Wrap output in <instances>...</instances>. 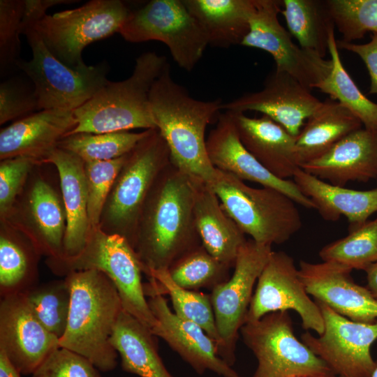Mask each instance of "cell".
Instances as JSON below:
<instances>
[{
    "mask_svg": "<svg viewBox=\"0 0 377 377\" xmlns=\"http://www.w3.org/2000/svg\"><path fill=\"white\" fill-rule=\"evenodd\" d=\"M201 244L191 177L170 162L156 178L146 199L134 250L147 276L150 270L168 269Z\"/></svg>",
    "mask_w": 377,
    "mask_h": 377,
    "instance_id": "1",
    "label": "cell"
},
{
    "mask_svg": "<svg viewBox=\"0 0 377 377\" xmlns=\"http://www.w3.org/2000/svg\"><path fill=\"white\" fill-rule=\"evenodd\" d=\"M150 110L156 129L165 141L170 161L187 175L209 184L215 168L208 157L205 131L217 121L223 101H200L177 83L168 64L152 85Z\"/></svg>",
    "mask_w": 377,
    "mask_h": 377,
    "instance_id": "2",
    "label": "cell"
},
{
    "mask_svg": "<svg viewBox=\"0 0 377 377\" xmlns=\"http://www.w3.org/2000/svg\"><path fill=\"white\" fill-rule=\"evenodd\" d=\"M65 279L71 299L59 347L84 357L99 371L114 369L118 353L110 340L123 310L114 284L105 274L94 269L71 272Z\"/></svg>",
    "mask_w": 377,
    "mask_h": 377,
    "instance_id": "3",
    "label": "cell"
},
{
    "mask_svg": "<svg viewBox=\"0 0 377 377\" xmlns=\"http://www.w3.org/2000/svg\"><path fill=\"white\" fill-rule=\"evenodd\" d=\"M168 64L166 57L155 52L141 54L129 77L118 82L109 80L91 99L73 110L77 125L68 135L156 128L149 94Z\"/></svg>",
    "mask_w": 377,
    "mask_h": 377,
    "instance_id": "4",
    "label": "cell"
},
{
    "mask_svg": "<svg viewBox=\"0 0 377 377\" xmlns=\"http://www.w3.org/2000/svg\"><path fill=\"white\" fill-rule=\"evenodd\" d=\"M208 184L226 212L256 242L271 246L287 242L302 226L296 202L276 189L253 188L215 168Z\"/></svg>",
    "mask_w": 377,
    "mask_h": 377,
    "instance_id": "5",
    "label": "cell"
},
{
    "mask_svg": "<svg viewBox=\"0 0 377 377\" xmlns=\"http://www.w3.org/2000/svg\"><path fill=\"white\" fill-rule=\"evenodd\" d=\"M168 147L156 128L126 155L102 211L99 227L124 237L134 249L140 215L156 178L170 163Z\"/></svg>",
    "mask_w": 377,
    "mask_h": 377,
    "instance_id": "6",
    "label": "cell"
},
{
    "mask_svg": "<svg viewBox=\"0 0 377 377\" xmlns=\"http://www.w3.org/2000/svg\"><path fill=\"white\" fill-rule=\"evenodd\" d=\"M46 263L52 272L59 276L90 269L103 272L114 284L124 310L150 330L156 324L145 298L141 263L134 249L124 237L108 234L99 226L91 227L85 246L77 255L47 259Z\"/></svg>",
    "mask_w": 377,
    "mask_h": 377,
    "instance_id": "7",
    "label": "cell"
},
{
    "mask_svg": "<svg viewBox=\"0 0 377 377\" xmlns=\"http://www.w3.org/2000/svg\"><path fill=\"white\" fill-rule=\"evenodd\" d=\"M32 51V59H20L16 68L22 71L34 85L38 110H75L91 99L109 81L105 62L73 68L56 58L30 23L22 22Z\"/></svg>",
    "mask_w": 377,
    "mask_h": 377,
    "instance_id": "8",
    "label": "cell"
},
{
    "mask_svg": "<svg viewBox=\"0 0 377 377\" xmlns=\"http://www.w3.org/2000/svg\"><path fill=\"white\" fill-rule=\"evenodd\" d=\"M131 10L120 0H91L80 7L45 15L32 24L51 53L73 68L86 66L83 50L119 32Z\"/></svg>",
    "mask_w": 377,
    "mask_h": 377,
    "instance_id": "9",
    "label": "cell"
},
{
    "mask_svg": "<svg viewBox=\"0 0 377 377\" xmlns=\"http://www.w3.org/2000/svg\"><path fill=\"white\" fill-rule=\"evenodd\" d=\"M240 332L258 360L253 377H336L327 364L295 335L288 311L245 323Z\"/></svg>",
    "mask_w": 377,
    "mask_h": 377,
    "instance_id": "10",
    "label": "cell"
},
{
    "mask_svg": "<svg viewBox=\"0 0 377 377\" xmlns=\"http://www.w3.org/2000/svg\"><path fill=\"white\" fill-rule=\"evenodd\" d=\"M118 33L130 43H163L173 60L187 71L194 68L209 45L205 31L183 0H151L131 10Z\"/></svg>",
    "mask_w": 377,
    "mask_h": 377,
    "instance_id": "11",
    "label": "cell"
},
{
    "mask_svg": "<svg viewBox=\"0 0 377 377\" xmlns=\"http://www.w3.org/2000/svg\"><path fill=\"white\" fill-rule=\"evenodd\" d=\"M272 251L271 246L247 240L239 251L232 276L209 295L221 341L219 356L230 367L235 361L239 331L245 323L255 283Z\"/></svg>",
    "mask_w": 377,
    "mask_h": 377,
    "instance_id": "12",
    "label": "cell"
},
{
    "mask_svg": "<svg viewBox=\"0 0 377 377\" xmlns=\"http://www.w3.org/2000/svg\"><path fill=\"white\" fill-rule=\"evenodd\" d=\"M281 10V0H254L249 30L240 45L268 52L276 70L289 74L311 90L317 89L330 73L332 61L297 45L279 21Z\"/></svg>",
    "mask_w": 377,
    "mask_h": 377,
    "instance_id": "13",
    "label": "cell"
},
{
    "mask_svg": "<svg viewBox=\"0 0 377 377\" xmlns=\"http://www.w3.org/2000/svg\"><path fill=\"white\" fill-rule=\"evenodd\" d=\"M315 301L322 313L324 330L318 337L306 332L301 341L336 375L370 377L375 367L371 346L377 339V321L355 322Z\"/></svg>",
    "mask_w": 377,
    "mask_h": 377,
    "instance_id": "14",
    "label": "cell"
},
{
    "mask_svg": "<svg viewBox=\"0 0 377 377\" xmlns=\"http://www.w3.org/2000/svg\"><path fill=\"white\" fill-rule=\"evenodd\" d=\"M309 295L293 258L283 251H272L258 279L245 323L269 313L293 310L304 330L320 335L324 330L322 313Z\"/></svg>",
    "mask_w": 377,
    "mask_h": 377,
    "instance_id": "15",
    "label": "cell"
},
{
    "mask_svg": "<svg viewBox=\"0 0 377 377\" xmlns=\"http://www.w3.org/2000/svg\"><path fill=\"white\" fill-rule=\"evenodd\" d=\"M30 177L20 198L2 221L24 235L47 259H59L63 256L66 229L61 195L45 178Z\"/></svg>",
    "mask_w": 377,
    "mask_h": 377,
    "instance_id": "16",
    "label": "cell"
},
{
    "mask_svg": "<svg viewBox=\"0 0 377 377\" xmlns=\"http://www.w3.org/2000/svg\"><path fill=\"white\" fill-rule=\"evenodd\" d=\"M59 347L35 317L23 293L1 297L0 350L23 375L32 374Z\"/></svg>",
    "mask_w": 377,
    "mask_h": 377,
    "instance_id": "17",
    "label": "cell"
},
{
    "mask_svg": "<svg viewBox=\"0 0 377 377\" xmlns=\"http://www.w3.org/2000/svg\"><path fill=\"white\" fill-rule=\"evenodd\" d=\"M321 103L311 89L289 74L275 69L267 76L261 90L223 103L221 108L243 113L259 112L297 136L304 121Z\"/></svg>",
    "mask_w": 377,
    "mask_h": 377,
    "instance_id": "18",
    "label": "cell"
},
{
    "mask_svg": "<svg viewBox=\"0 0 377 377\" xmlns=\"http://www.w3.org/2000/svg\"><path fill=\"white\" fill-rule=\"evenodd\" d=\"M206 147L209 161L215 168L241 180L280 191L297 204L315 209L313 202L300 191L293 181L281 179L272 175L245 148L229 111L220 114L216 126L207 137Z\"/></svg>",
    "mask_w": 377,
    "mask_h": 377,
    "instance_id": "19",
    "label": "cell"
},
{
    "mask_svg": "<svg viewBox=\"0 0 377 377\" xmlns=\"http://www.w3.org/2000/svg\"><path fill=\"white\" fill-rule=\"evenodd\" d=\"M299 275L309 295L341 316L355 322L377 321V300L365 286L356 283L352 269L323 262H300Z\"/></svg>",
    "mask_w": 377,
    "mask_h": 377,
    "instance_id": "20",
    "label": "cell"
},
{
    "mask_svg": "<svg viewBox=\"0 0 377 377\" xmlns=\"http://www.w3.org/2000/svg\"><path fill=\"white\" fill-rule=\"evenodd\" d=\"M147 301L156 319L152 334L163 339L198 374L210 370L223 377H242L219 356L215 341L199 325L172 312L163 295L151 296Z\"/></svg>",
    "mask_w": 377,
    "mask_h": 377,
    "instance_id": "21",
    "label": "cell"
},
{
    "mask_svg": "<svg viewBox=\"0 0 377 377\" xmlns=\"http://www.w3.org/2000/svg\"><path fill=\"white\" fill-rule=\"evenodd\" d=\"M73 110H43L0 131V159L27 157L39 165L76 126Z\"/></svg>",
    "mask_w": 377,
    "mask_h": 377,
    "instance_id": "22",
    "label": "cell"
},
{
    "mask_svg": "<svg viewBox=\"0 0 377 377\" xmlns=\"http://www.w3.org/2000/svg\"><path fill=\"white\" fill-rule=\"evenodd\" d=\"M300 168L339 186L350 181L367 182L377 178V131L357 129Z\"/></svg>",
    "mask_w": 377,
    "mask_h": 377,
    "instance_id": "23",
    "label": "cell"
},
{
    "mask_svg": "<svg viewBox=\"0 0 377 377\" xmlns=\"http://www.w3.org/2000/svg\"><path fill=\"white\" fill-rule=\"evenodd\" d=\"M229 112L242 145L258 162L279 179L293 177L300 168L296 136L266 115L249 117L243 112Z\"/></svg>",
    "mask_w": 377,
    "mask_h": 377,
    "instance_id": "24",
    "label": "cell"
},
{
    "mask_svg": "<svg viewBox=\"0 0 377 377\" xmlns=\"http://www.w3.org/2000/svg\"><path fill=\"white\" fill-rule=\"evenodd\" d=\"M191 177L193 212L202 245L219 261L233 267L245 234L222 206L212 188L202 179Z\"/></svg>",
    "mask_w": 377,
    "mask_h": 377,
    "instance_id": "25",
    "label": "cell"
},
{
    "mask_svg": "<svg viewBox=\"0 0 377 377\" xmlns=\"http://www.w3.org/2000/svg\"><path fill=\"white\" fill-rule=\"evenodd\" d=\"M42 164L53 165L59 175L66 216L64 251L61 258L75 256L85 246L91 229L87 212L84 161L69 151L57 148Z\"/></svg>",
    "mask_w": 377,
    "mask_h": 377,
    "instance_id": "26",
    "label": "cell"
},
{
    "mask_svg": "<svg viewBox=\"0 0 377 377\" xmlns=\"http://www.w3.org/2000/svg\"><path fill=\"white\" fill-rule=\"evenodd\" d=\"M293 182L300 191L314 204L315 209L325 220L336 221L347 218L350 229L367 221L377 212V186L369 191H357L326 182L298 168Z\"/></svg>",
    "mask_w": 377,
    "mask_h": 377,
    "instance_id": "27",
    "label": "cell"
},
{
    "mask_svg": "<svg viewBox=\"0 0 377 377\" xmlns=\"http://www.w3.org/2000/svg\"><path fill=\"white\" fill-rule=\"evenodd\" d=\"M296 136L295 154L300 168L324 154L362 123L338 101L322 102Z\"/></svg>",
    "mask_w": 377,
    "mask_h": 377,
    "instance_id": "28",
    "label": "cell"
},
{
    "mask_svg": "<svg viewBox=\"0 0 377 377\" xmlns=\"http://www.w3.org/2000/svg\"><path fill=\"white\" fill-rule=\"evenodd\" d=\"M205 31L208 43L228 48L240 45L249 30L254 0H183Z\"/></svg>",
    "mask_w": 377,
    "mask_h": 377,
    "instance_id": "29",
    "label": "cell"
},
{
    "mask_svg": "<svg viewBox=\"0 0 377 377\" xmlns=\"http://www.w3.org/2000/svg\"><path fill=\"white\" fill-rule=\"evenodd\" d=\"M154 337L149 328L121 311L110 341L123 370L140 377H172L158 355Z\"/></svg>",
    "mask_w": 377,
    "mask_h": 377,
    "instance_id": "30",
    "label": "cell"
},
{
    "mask_svg": "<svg viewBox=\"0 0 377 377\" xmlns=\"http://www.w3.org/2000/svg\"><path fill=\"white\" fill-rule=\"evenodd\" d=\"M40 255L24 235L7 222L1 221V297L24 293L38 284V261Z\"/></svg>",
    "mask_w": 377,
    "mask_h": 377,
    "instance_id": "31",
    "label": "cell"
},
{
    "mask_svg": "<svg viewBox=\"0 0 377 377\" xmlns=\"http://www.w3.org/2000/svg\"><path fill=\"white\" fill-rule=\"evenodd\" d=\"M280 13L299 46L325 57L335 28L326 0H281Z\"/></svg>",
    "mask_w": 377,
    "mask_h": 377,
    "instance_id": "32",
    "label": "cell"
},
{
    "mask_svg": "<svg viewBox=\"0 0 377 377\" xmlns=\"http://www.w3.org/2000/svg\"><path fill=\"white\" fill-rule=\"evenodd\" d=\"M147 276L149 282L144 284L145 296L168 295L174 313L180 318L193 322L202 327L216 343L219 355L221 341L216 325L210 295L180 287L171 279L168 269L150 270Z\"/></svg>",
    "mask_w": 377,
    "mask_h": 377,
    "instance_id": "33",
    "label": "cell"
},
{
    "mask_svg": "<svg viewBox=\"0 0 377 377\" xmlns=\"http://www.w3.org/2000/svg\"><path fill=\"white\" fill-rule=\"evenodd\" d=\"M328 52L332 67L317 89L350 111L359 119L364 128L377 131V103L363 94L343 67L334 31L329 38Z\"/></svg>",
    "mask_w": 377,
    "mask_h": 377,
    "instance_id": "34",
    "label": "cell"
},
{
    "mask_svg": "<svg viewBox=\"0 0 377 377\" xmlns=\"http://www.w3.org/2000/svg\"><path fill=\"white\" fill-rule=\"evenodd\" d=\"M147 132L78 133L64 138L58 148L76 155L84 162L109 161L128 154Z\"/></svg>",
    "mask_w": 377,
    "mask_h": 377,
    "instance_id": "35",
    "label": "cell"
},
{
    "mask_svg": "<svg viewBox=\"0 0 377 377\" xmlns=\"http://www.w3.org/2000/svg\"><path fill=\"white\" fill-rule=\"evenodd\" d=\"M23 294L35 317L59 340L67 326L71 299L66 279L36 284Z\"/></svg>",
    "mask_w": 377,
    "mask_h": 377,
    "instance_id": "36",
    "label": "cell"
},
{
    "mask_svg": "<svg viewBox=\"0 0 377 377\" xmlns=\"http://www.w3.org/2000/svg\"><path fill=\"white\" fill-rule=\"evenodd\" d=\"M319 256L324 262L365 271L377 262V218L350 229L347 236L323 247Z\"/></svg>",
    "mask_w": 377,
    "mask_h": 377,
    "instance_id": "37",
    "label": "cell"
},
{
    "mask_svg": "<svg viewBox=\"0 0 377 377\" xmlns=\"http://www.w3.org/2000/svg\"><path fill=\"white\" fill-rule=\"evenodd\" d=\"M231 267L211 255L201 244L174 262L168 269L180 287L195 290L210 288L226 282Z\"/></svg>",
    "mask_w": 377,
    "mask_h": 377,
    "instance_id": "38",
    "label": "cell"
},
{
    "mask_svg": "<svg viewBox=\"0 0 377 377\" xmlns=\"http://www.w3.org/2000/svg\"><path fill=\"white\" fill-rule=\"evenodd\" d=\"M341 40L353 43L368 32L377 34V0H326Z\"/></svg>",
    "mask_w": 377,
    "mask_h": 377,
    "instance_id": "39",
    "label": "cell"
},
{
    "mask_svg": "<svg viewBox=\"0 0 377 377\" xmlns=\"http://www.w3.org/2000/svg\"><path fill=\"white\" fill-rule=\"evenodd\" d=\"M126 155L109 161L84 162L87 212L91 227L99 225L103 209Z\"/></svg>",
    "mask_w": 377,
    "mask_h": 377,
    "instance_id": "40",
    "label": "cell"
},
{
    "mask_svg": "<svg viewBox=\"0 0 377 377\" xmlns=\"http://www.w3.org/2000/svg\"><path fill=\"white\" fill-rule=\"evenodd\" d=\"M25 0L0 1L1 75L14 68L20 59L22 22Z\"/></svg>",
    "mask_w": 377,
    "mask_h": 377,
    "instance_id": "41",
    "label": "cell"
},
{
    "mask_svg": "<svg viewBox=\"0 0 377 377\" xmlns=\"http://www.w3.org/2000/svg\"><path fill=\"white\" fill-rule=\"evenodd\" d=\"M39 165L27 157H15L0 162V217L6 220L24 190L31 171Z\"/></svg>",
    "mask_w": 377,
    "mask_h": 377,
    "instance_id": "42",
    "label": "cell"
},
{
    "mask_svg": "<svg viewBox=\"0 0 377 377\" xmlns=\"http://www.w3.org/2000/svg\"><path fill=\"white\" fill-rule=\"evenodd\" d=\"M38 110L32 83L13 77L0 84V124L17 121Z\"/></svg>",
    "mask_w": 377,
    "mask_h": 377,
    "instance_id": "43",
    "label": "cell"
},
{
    "mask_svg": "<svg viewBox=\"0 0 377 377\" xmlns=\"http://www.w3.org/2000/svg\"><path fill=\"white\" fill-rule=\"evenodd\" d=\"M99 371L84 357L59 347L34 371L31 377H101Z\"/></svg>",
    "mask_w": 377,
    "mask_h": 377,
    "instance_id": "44",
    "label": "cell"
},
{
    "mask_svg": "<svg viewBox=\"0 0 377 377\" xmlns=\"http://www.w3.org/2000/svg\"><path fill=\"white\" fill-rule=\"evenodd\" d=\"M339 48L358 55L364 63L371 80L369 94H377V34H371L369 42L364 44L337 41Z\"/></svg>",
    "mask_w": 377,
    "mask_h": 377,
    "instance_id": "45",
    "label": "cell"
},
{
    "mask_svg": "<svg viewBox=\"0 0 377 377\" xmlns=\"http://www.w3.org/2000/svg\"><path fill=\"white\" fill-rule=\"evenodd\" d=\"M21 375L5 353L0 350V377H21Z\"/></svg>",
    "mask_w": 377,
    "mask_h": 377,
    "instance_id": "46",
    "label": "cell"
},
{
    "mask_svg": "<svg viewBox=\"0 0 377 377\" xmlns=\"http://www.w3.org/2000/svg\"><path fill=\"white\" fill-rule=\"evenodd\" d=\"M367 289L377 300V262L369 267L366 270Z\"/></svg>",
    "mask_w": 377,
    "mask_h": 377,
    "instance_id": "47",
    "label": "cell"
},
{
    "mask_svg": "<svg viewBox=\"0 0 377 377\" xmlns=\"http://www.w3.org/2000/svg\"><path fill=\"white\" fill-rule=\"evenodd\" d=\"M370 377H377V360L375 361V367Z\"/></svg>",
    "mask_w": 377,
    "mask_h": 377,
    "instance_id": "48",
    "label": "cell"
},
{
    "mask_svg": "<svg viewBox=\"0 0 377 377\" xmlns=\"http://www.w3.org/2000/svg\"><path fill=\"white\" fill-rule=\"evenodd\" d=\"M291 377H298V376H291Z\"/></svg>",
    "mask_w": 377,
    "mask_h": 377,
    "instance_id": "49",
    "label": "cell"
}]
</instances>
